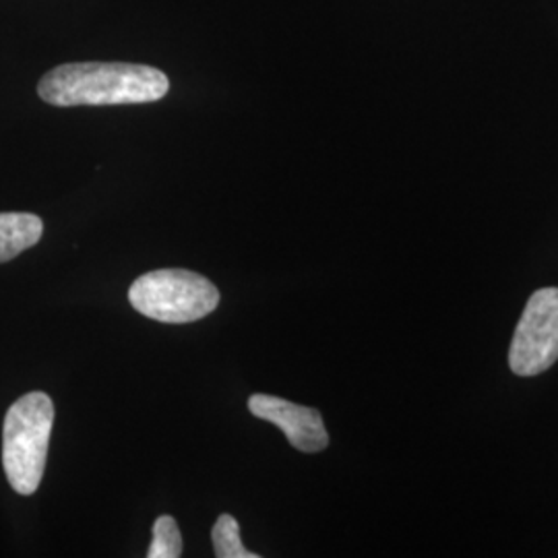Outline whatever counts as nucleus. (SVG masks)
Returning a JSON list of instances; mask_svg holds the SVG:
<instances>
[{
  "instance_id": "obj_7",
  "label": "nucleus",
  "mask_w": 558,
  "mask_h": 558,
  "mask_svg": "<svg viewBox=\"0 0 558 558\" xmlns=\"http://www.w3.org/2000/svg\"><path fill=\"white\" fill-rule=\"evenodd\" d=\"M211 539H214V550L218 558H259L257 553H251L244 548L240 539V525L232 515H220L214 530H211Z\"/></svg>"
},
{
  "instance_id": "obj_2",
  "label": "nucleus",
  "mask_w": 558,
  "mask_h": 558,
  "mask_svg": "<svg viewBox=\"0 0 558 558\" xmlns=\"http://www.w3.org/2000/svg\"><path fill=\"white\" fill-rule=\"evenodd\" d=\"M54 424V403L41 391L17 399L2 426V465L15 493L29 497L44 478Z\"/></svg>"
},
{
  "instance_id": "obj_6",
  "label": "nucleus",
  "mask_w": 558,
  "mask_h": 558,
  "mask_svg": "<svg viewBox=\"0 0 558 558\" xmlns=\"http://www.w3.org/2000/svg\"><path fill=\"white\" fill-rule=\"evenodd\" d=\"M44 234V221L34 214H0V263L20 257L36 246Z\"/></svg>"
},
{
  "instance_id": "obj_8",
  "label": "nucleus",
  "mask_w": 558,
  "mask_h": 558,
  "mask_svg": "<svg viewBox=\"0 0 558 558\" xmlns=\"http://www.w3.org/2000/svg\"><path fill=\"white\" fill-rule=\"evenodd\" d=\"M182 555V536L179 523L170 515H161L154 523V539L147 558H179Z\"/></svg>"
},
{
  "instance_id": "obj_3",
  "label": "nucleus",
  "mask_w": 558,
  "mask_h": 558,
  "mask_svg": "<svg viewBox=\"0 0 558 558\" xmlns=\"http://www.w3.org/2000/svg\"><path fill=\"white\" fill-rule=\"evenodd\" d=\"M129 302L147 319L193 323L211 315L220 304L218 288L189 269H156L135 279Z\"/></svg>"
},
{
  "instance_id": "obj_5",
  "label": "nucleus",
  "mask_w": 558,
  "mask_h": 558,
  "mask_svg": "<svg viewBox=\"0 0 558 558\" xmlns=\"http://www.w3.org/2000/svg\"><path fill=\"white\" fill-rule=\"evenodd\" d=\"M248 410L253 416L276 424L286 439L290 440V445L302 453H319L329 447L327 428L319 410L315 408L257 393L248 399Z\"/></svg>"
},
{
  "instance_id": "obj_4",
  "label": "nucleus",
  "mask_w": 558,
  "mask_h": 558,
  "mask_svg": "<svg viewBox=\"0 0 558 558\" xmlns=\"http://www.w3.org/2000/svg\"><path fill=\"white\" fill-rule=\"evenodd\" d=\"M558 360V288L536 290L519 319L509 348L518 377H536Z\"/></svg>"
},
{
  "instance_id": "obj_1",
  "label": "nucleus",
  "mask_w": 558,
  "mask_h": 558,
  "mask_svg": "<svg viewBox=\"0 0 558 558\" xmlns=\"http://www.w3.org/2000/svg\"><path fill=\"white\" fill-rule=\"evenodd\" d=\"M170 81L156 66L133 62H69L48 71L38 96L50 106H120L158 101Z\"/></svg>"
}]
</instances>
